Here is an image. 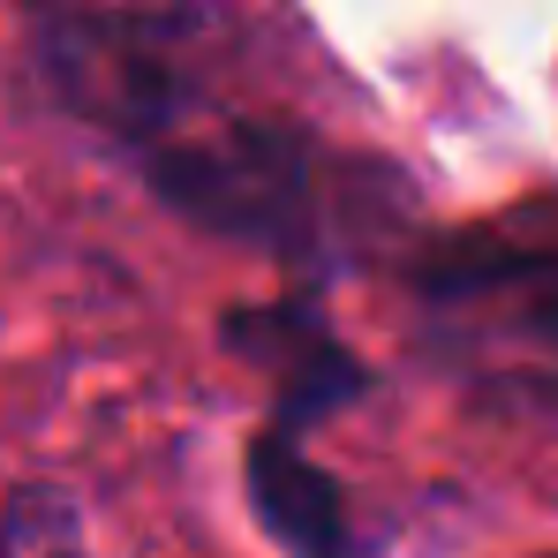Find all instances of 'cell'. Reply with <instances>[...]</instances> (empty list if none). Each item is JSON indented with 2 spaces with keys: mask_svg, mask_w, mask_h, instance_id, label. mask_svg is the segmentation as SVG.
Segmentation results:
<instances>
[{
  "mask_svg": "<svg viewBox=\"0 0 558 558\" xmlns=\"http://www.w3.org/2000/svg\"><path fill=\"white\" fill-rule=\"evenodd\" d=\"M483 294L506 325L544 332V340L558 332V265H498V272H483Z\"/></svg>",
  "mask_w": 558,
  "mask_h": 558,
  "instance_id": "cell-1",
  "label": "cell"
}]
</instances>
